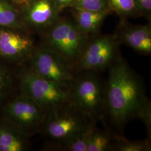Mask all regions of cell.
Wrapping results in <instances>:
<instances>
[{"mask_svg": "<svg viewBox=\"0 0 151 151\" xmlns=\"http://www.w3.org/2000/svg\"><path fill=\"white\" fill-rule=\"evenodd\" d=\"M105 84L103 124L115 134L130 120L138 119L145 125L151 139V102L142 78L123 57L109 69Z\"/></svg>", "mask_w": 151, "mask_h": 151, "instance_id": "obj_1", "label": "cell"}, {"mask_svg": "<svg viewBox=\"0 0 151 151\" xmlns=\"http://www.w3.org/2000/svg\"><path fill=\"white\" fill-rule=\"evenodd\" d=\"M105 84L100 72H78L69 90L72 103L96 124L104 120Z\"/></svg>", "mask_w": 151, "mask_h": 151, "instance_id": "obj_2", "label": "cell"}, {"mask_svg": "<svg viewBox=\"0 0 151 151\" xmlns=\"http://www.w3.org/2000/svg\"><path fill=\"white\" fill-rule=\"evenodd\" d=\"M93 124L96 123L71 103L49 110L40 132L52 140V148L55 150Z\"/></svg>", "mask_w": 151, "mask_h": 151, "instance_id": "obj_3", "label": "cell"}, {"mask_svg": "<svg viewBox=\"0 0 151 151\" xmlns=\"http://www.w3.org/2000/svg\"><path fill=\"white\" fill-rule=\"evenodd\" d=\"M88 39L81 55L71 65L73 73L82 71L101 72L120 59L118 40L114 35H97Z\"/></svg>", "mask_w": 151, "mask_h": 151, "instance_id": "obj_4", "label": "cell"}, {"mask_svg": "<svg viewBox=\"0 0 151 151\" xmlns=\"http://www.w3.org/2000/svg\"><path fill=\"white\" fill-rule=\"evenodd\" d=\"M18 81L20 94L32 99L48 111L72 103L69 92L38 75L28 65L22 68Z\"/></svg>", "mask_w": 151, "mask_h": 151, "instance_id": "obj_5", "label": "cell"}, {"mask_svg": "<svg viewBox=\"0 0 151 151\" xmlns=\"http://www.w3.org/2000/svg\"><path fill=\"white\" fill-rule=\"evenodd\" d=\"M43 34V45L63 57L70 67L81 55L90 36L81 32L74 21L67 19H59Z\"/></svg>", "mask_w": 151, "mask_h": 151, "instance_id": "obj_6", "label": "cell"}, {"mask_svg": "<svg viewBox=\"0 0 151 151\" xmlns=\"http://www.w3.org/2000/svg\"><path fill=\"white\" fill-rule=\"evenodd\" d=\"M48 111L32 99L19 94L2 105V118L29 136L40 132Z\"/></svg>", "mask_w": 151, "mask_h": 151, "instance_id": "obj_7", "label": "cell"}, {"mask_svg": "<svg viewBox=\"0 0 151 151\" xmlns=\"http://www.w3.org/2000/svg\"><path fill=\"white\" fill-rule=\"evenodd\" d=\"M27 64L38 75L69 92L74 73L70 65L60 54L42 44L36 47Z\"/></svg>", "mask_w": 151, "mask_h": 151, "instance_id": "obj_8", "label": "cell"}, {"mask_svg": "<svg viewBox=\"0 0 151 151\" xmlns=\"http://www.w3.org/2000/svg\"><path fill=\"white\" fill-rule=\"evenodd\" d=\"M27 31L0 27V57L9 62L27 64L36 48Z\"/></svg>", "mask_w": 151, "mask_h": 151, "instance_id": "obj_9", "label": "cell"}, {"mask_svg": "<svg viewBox=\"0 0 151 151\" xmlns=\"http://www.w3.org/2000/svg\"><path fill=\"white\" fill-rule=\"evenodd\" d=\"M26 27L43 33L59 19L61 11L55 0H32L22 5Z\"/></svg>", "mask_w": 151, "mask_h": 151, "instance_id": "obj_10", "label": "cell"}, {"mask_svg": "<svg viewBox=\"0 0 151 151\" xmlns=\"http://www.w3.org/2000/svg\"><path fill=\"white\" fill-rule=\"evenodd\" d=\"M114 35L120 43L126 44L138 53L143 55L151 54L150 25H132L122 22Z\"/></svg>", "mask_w": 151, "mask_h": 151, "instance_id": "obj_11", "label": "cell"}, {"mask_svg": "<svg viewBox=\"0 0 151 151\" xmlns=\"http://www.w3.org/2000/svg\"><path fill=\"white\" fill-rule=\"evenodd\" d=\"M29 137L5 119H0V151H27Z\"/></svg>", "mask_w": 151, "mask_h": 151, "instance_id": "obj_12", "label": "cell"}, {"mask_svg": "<svg viewBox=\"0 0 151 151\" xmlns=\"http://www.w3.org/2000/svg\"><path fill=\"white\" fill-rule=\"evenodd\" d=\"M76 25L79 30L85 34L91 35L97 34L110 10L104 11H90L75 9Z\"/></svg>", "mask_w": 151, "mask_h": 151, "instance_id": "obj_13", "label": "cell"}, {"mask_svg": "<svg viewBox=\"0 0 151 151\" xmlns=\"http://www.w3.org/2000/svg\"><path fill=\"white\" fill-rule=\"evenodd\" d=\"M10 0H0V27L27 32L22 11Z\"/></svg>", "mask_w": 151, "mask_h": 151, "instance_id": "obj_14", "label": "cell"}, {"mask_svg": "<svg viewBox=\"0 0 151 151\" xmlns=\"http://www.w3.org/2000/svg\"><path fill=\"white\" fill-rule=\"evenodd\" d=\"M116 135L106 128L101 129L96 126L91 135L87 151H113Z\"/></svg>", "mask_w": 151, "mask_h": 151, "instance_id": "obj_15", "label": "cell"}, {"mask_svg": "<svg viewBox=\"0 0 151 151\" xmlns=\"http://www.w3.org/2000/svg\"><path fill=\"white\" fill-rule=\"evenodd\" d=\"M151 139L147 138L143 140H130L123 135H116L113 151H150Z\"/></svg>", "mask_w": 151, "mask_h": 151, "instance_id": "obj_16", "label": "cell"}, {"mask_svg": "<svg viewBox=\"0 0 151 151\" xmlns=\"http://www.w3.org/2000/svg\"><path fill=\"white\" fill-rule=\"evenodd\" d=\"M96 124H93L80 134L71 140L60 145L55 148V151H87V146L91 135Z\"/></svg>", "mask_w": 151, "mask_h": 151, "instance_id": "obj_17", "label": "cell"}, {"mask_svg": "<svg viewBox=\"0 0 151 151\" xmlns=\"http://www.w3.org/2000/svg\"><path fill=\"white\" fill-rule=\"evenodd\" d=\"M14 86V77L11 70L0 63V106L5 103Z\"/></svg>", "mask_w": 151, "mask_h": 151, "instance_id": "obj_18", "label": "cell"}, {"mask_svg": "<svg viewBox=\"0 0 151 151\" xmlns=\"http://www.w3.org/2000/svg\"><path fill=\"white\" fill-rule=\"evenodd\" d=\"M111 11L122 17H132L139 14L133 0H108Z\"/></svg>", "mask_w": 151, "mask_h": 151, "instance_id": "obj_19", "label": "cell"}, {"mask_svg": "<svg viewBox=\"0 0 151 151\" xmlns=\"http://www.w3.org/2000/svg\"><path fill=\"white\" fill-rule=\"evenodd\" d=\"M72 8L95 11L110 10L108 0H77Z\"/></svg>", "mask_w": 151, "mask_h": 151, "instance_id": "obj_20", "label": "cell"}, {"mask_svg": "<svg viewBox=\"0 0 151 151\" xmlns=\"http://www.w3.org/2000/svg\"><path fill=\"white\" fill-rule=\"evenodd\" d=\"M135 6L139 14H151V0H133Z\"/></svg>", "mask_w": 151, "mask_h": 151, "instance_id": "obj_21", "label": "cell"}, {"mask_svg": "<svg viewBox=\"0 0 151 151\" xmlns=\"http://www.w3.org/2000/svg\"><path fill=\"white\" fill-rule=\"evenodd\" d=\"M77 0H55L57 5L62 11L65 8L71 7H72L75 4Z\"/></svg>", "mask_w": 151, "mask_h": 151, "instance_id": "obj_22", "label": "cell"}, {"mask_svg": "<svg viewBox=\"0 0 151 151\" xmlns=\"http://www.w3.org/2000/svg\"><path fill=\"white\" fill-rule=\"evenodd\" d=\"M10 1L12 2L13 3H14L15 4L17 5L22 6L24 4L23 0H10Z\"/></svg>", "mask_w": 151, "mask_h": 151, "instance_id": "obj_23", "label": "cell"}, {"mask_svg": "<svg viewBox=\"0 0 151 151\" xmlns=\"http://www.w3.org/2000/svg\"><path fill=\"white\" fill-rule=\"evenodd\" d=\"M30 1H32V0H23V2H24V3Z\"/></svg>", "mask_w": 151, "mask_h": 151, "instance_id": "obj_24", "label": "cell"}]
</instances>
